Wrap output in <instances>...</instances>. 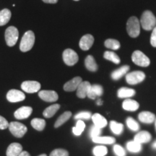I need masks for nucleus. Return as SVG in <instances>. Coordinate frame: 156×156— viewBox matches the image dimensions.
<instances>
[{
  "label": "nucleus",
  "instance_id": "26",
  "mask_svg": "<svg viewBox=\"0 0 156 156\" xmlns=\"http://www.w3.org/2000/svg\"><path fill=\"white\" fill-rule=\"evenodd\" d=\"M60 108L59 104H53L51 106H48L46 108L43 112V115L46 118H51L54 116V114L58 112V110Z\"/></svg>",
  "mask_w": 156,
  "mask_h": 156
},
{
  "label": "nucleus",
  "instance_id": "7",
  "mask_svg": "<svg viewBox=\"0 0 156 156\" xmlns=\"http://www.w3.org/2000/svg\"><path fill=\"white\" fill-rule=\"evenodd\" d=\"M145 79V74L142 71H134L126 75V81L129 85H136Z\"/></svg>",
  "mask_w": 156,
  "mask_h": 156
},
{
  "label": "nucleus",
  "instance_id": "33",
  "mask_svg": "<svg viewBox=\"0 0 156 156\" xmlns=\"http://www.w3.org/2000/svg\"><path fill=\"white\" fill-rule=\"evenodd\" d=\"M85 124L84 122L82 120H77V124H76V126H74L73 128V134L76 136H80L81 135L83 132L85 130Z\"/></svg>",
  "mask_w": 156,
  "mask_h": 156
},
{
  "label": "nucleus",
  "instance_id": "20",
  "mask_svg": "<svg viewBox=\"0 0 156 156\" xmlns=\"http://www.w3.org/2000/svg\"><path fill=\"white\" fill-rule=\"evenodd\" d=\"M152 139V136L151 133L147 131H141L138 132L137 134L134 136V140H135L136 142H139L140 144H144V143H147L151 141Z\"/></svg>",
  "mask_w": 156,
  "mask_h": 156
},
{
  "label": "nucleus",
  "instance_id": "25",
  "mask_svg": "<svg viewBox=\"0 0 156 156\" xmlns=\"http://www.w3.org/2000/svg\"><path fill=\"white\" fill-rule=\"evenodd\" d=\"M85 65L87 69L90 72H96L98 70V65L94 57L91 55H88L85 59Z\"/></svg>",
  "mask_w": 156,
  "mask_h": 156
},
{
  "label": "nucleus",
  "instance_id": "2",
  "mask_svg": "<svg viewBox=\"0 0 156 156\" xmlns=\"http://www.w3.org/2000/svg\"><path fill=\"white\" fill-rule=\"evenodd\" d=\"M35 43L34 33L31 30L27 31L23 36L20 44V49L23 52H27L33 48Z\"/></svg>",
  "mask_w": 156,
  "mask_h": 156
},
{
  "label": "nucleus",
  "instance_id": "37",
  "mask_svg": "<svg viewBox=\"0 0 156 156\" xmlns=\"http://www.w3.org/2000/svg\"><path fill=\"white\" fill-rule=\"evenodd\" d=\"M92 117V114L89 112H79L75 116V119L76 120H88Z\"/></svg>",
  "mask_w": 156,
  "mask_h": 156
},
{
  "label": "nucleus",
  "instance_id": "40",
  "mask_svg": "<svg viewBox=\"0 0 156 156\" xmlns=\"http://www.w3.org/2000/svg\"><path fill=\"white\" fill-rule=\"evenodd\" d=\"M114 152L116 156H126V151L122 146L115 145L114 146Z\"/></svg>",
  "mask_w": 156,
  "mask_h": 156
},
{
  "label": "nucleus",
  "instance_id": "3",
  "mask_svg": "<svg viewBox=\"0 0 156 156\" xmlns=\"http://www.w3.org/2000/svg\"><path fill=\"white\" fill-rule=\"evenodd\" d=\"M126 31L132 38H136L140 33V23L136 17H129L126 23Z\"/></svg>",
  "mask_w": 156,
  "mask_h": 156
},
{
  "label": "nucleus",
  "instance_id": "32",
  "mask_svg": "<svg viewBox=\"0 0 156 156\" xmlns=\"http://www.w3.org/2000/svg\"><path fill=\"white\" fill-rule=\"evenodd\" d=\"M103 57H104L106 59L108 60V61L112 62L114 64H119L121 62L120 58L119 57V56L117 55L116 53L113 51H107L103 54Z\"/></svg>",
  "mask_w": 156,
  "mask_h": 156
},
{
  "label": "nucleus",
  "instance_id": "5",
  "mask_svg": "<svg viewBox=\"0 0 156 156\" xmlns=\"http://www.w3.org/2000/svg\"><path fill=\"white\" fill-rule=\"evenodd\" d=\"M19 32L17 28L14 26H10L5 31V40L7 46H14L18 40Z\"/></svg>",
  "mask_w": 156,
  "mask_h": 156
},
{
  "label": "nucleus",
  "instance_id": "48",
  "mask_svg": "<svg viewBox=\"0 0 156 156\" xmlns=\"http://www.w3.org/2000/svg\"><path fill=\"white\" fill-rule=\"evenodd\" d=\"M155 130H156V119H155Z\"/></svg>",
  "mask_w": 156,
  "mask_h": 156
},
{
  "label": "nucleus",
  "instance_id": "42",
  "mask_svg": "<svg viewBox=\"0 0 156 156\" xmlns=\"http://www.w3.org/2000/svg\"><path fill=\"white\" fill-rule=\"evenodd\" d=\"M151 44L153 47H156V26L153 29L151 37Z\"/></svg>",
  "mask_w": 156,
  "mask_h": 156
},
{
  "label": "nucleus",
  "instance_id": "38",
  "mask_svg": "<svg viewBox=\"0 0 156 156\" xmlns=\"http://www.w3.org/2000/svg\"><path fill=\"white\" fill-rule=\"evenodd\" d=\"M101 129L98 127L96 126L93 125L91 126L90 129V136L91 137V139L101 136Z\"/></svg>",
  "mask_w": 156,
  "mask_h": 156
},
{
  "label": "nucleus",
  "instance_id": "13",
  "mask_svg": "<svg viewBox=\"0 0 156 156\" xmlns=\"http://www.w3.org/2000/svg\"><path fill=\"white\" fill-rule=\"evenodd\" d=\"M82 82H83V79L80 77H74L71 80L64 84V90L67 92H73V91L77 90L78 86Z\"/></svg>",
  "mask_w": 156,
  "mask_h": 156
},
{
  "label": "nucleus",
  "instance_id": "36",
  "mask_svg": "<svg viewBox=\"0 0 156 156\" xmlns=\"http://www.w3.org/2000/svg\"><path fill=\"white\" fill-rule=\"evenodd\" d=\"M93 153L95 156H105L108 153V149L103 145H98L93 149Z\"/></svg>",
  "mask_w": 156,
  "mask_h": 156
},
{
  "label": "nucleus",
  "instance_id": "41",
  "mask_svg": "<svg viewBox=\"0 0 156 156\" xmlns=\"http://www.w3.org/2000/svg\"><path fill=\"white\" fill-rule=\"evenodd\" d=\"M8 126L9 122H7L5 118L0 116V129H5L8 128Z\"/></svg>",
  "mask_w": 156,
  "mask_h": 156
},
{
  "label": "nucleus",
  "instance_id": "43",
  "mask_svg": "<svg viewBox=\"0 0 156 156\" xmlns=\"http://www.w3.org/2000/svg\"><path fill=\"white\" fill-rule=\"evenodd\" d=\"M43 2H44L45 3H48V4H55L58 2V0H43Z\"/></svg>",
  "mask_w": 156,
  "mask_h": 156
},
{
  "label": "nucleus",
  "instance_id": "18",
  "mask_svg": "<svg viewBox=\"0 0 156 156\" xmlns=\"http://www.w3.org/2000/svg\"><path fill=\"white\" fill-rule=\"evenodd\" d=\"M155 115L150 112H142L138 115V119L145 124H152L155 122Z\"/></svg>",
  "mask_w": 156,
  "mask_h": 156
},
{
  "label": "nucleus",
  "instance_id": "21",
  "mask_svg": "<svg viewBox=\"0 0 156 156\" xmlns=\"http://www.w3.org/2000/svg\"><path fill=\"white\" fill-rule=\"evenodd\" d=\"M91 119H92L94 125L101 129L106 127L107 124H108L106 119L100 114H95L92 115Z\"/></svg>",
  "mask_w": 156,
  "mask_h": 156
},
{
  "label": "nucleus",
  "instance_id": "12",
  "mask_svg": "<svg viewBox=\"0 0 156 156\" xmlns=\"http://www.w3.org/2000/svg\"><path fill=\"white\" fill-rule=\"evenodd\" d=\"M93 43H94V38L92 35L86 34L82 37L79 45L82 50L87 51L92 47Z\"/></svg>",
  "mask_w": 156,
  "mask_h": 156
},
{
  "label": "nucleus",
  "instance_id": "45",
  "mask_svg": "<svg viewBox=\"0 0 156 156\" xmlns=\"http://www.w3.org/2000/svg\"><path fill=\"white\" fill-rule=\"evenodd\" d=\"M96 103H97V105H98V106H101V105H102V103H103L102 101H101L100 98H98V100L97 101Z\"/></svg>",
  "mask_w": 156,
  "mask_h": 156
},
{
  "label": "nucleus",
  "instance_id": "31",
  "mask_svg": "<svg viewBox=\"0 0 156 156\" xmlns=\"http://www.w3.org/2000/svg\"><path fill=\"white\" fill-rule=\"evenodd\" d=\"M31 126L38 131H42L46 126V122L43 119L35 118L31 121Z\"/></svg>",
  "mask_w": 156,
  "mask_h": 156
},
{
  "label": "nucleus",
  "instance_id": "49",
  "mask_svg": "<svg viewBox=\"0 0 156 156\" xmlns=\"http://www.w3.org/2000/svg\"><path fill=\"white\" fill-rule=\"evenodd\" d=\"M74 1H79V0H74Z\"/></svg>",
  "mask_w": 156,
  "mask_h": 156
},
{
  "label": "nucleus",
  "instance_id": "39",
  "mask_svg": "<svg viewBox=\"0 0 156 156\" xmlns=\"http://www.w3.org/2000/svg\"><path fill=\"white\" fill-rule=\"evenodd\" d=\"M50 156H69V153L64 149H55L50 153Z\"/></svg>",
  "mask_w": 156,
  "mask_h": 156
},
{
  "label": "nucleus",
  "instance_id": "23",
  "mask_svg": "<svg viewBox=\"0 0 156 156\" xmlns=\"http://www.w3.org/2000/svg\"><path fill=\"white\" fill-rule=\"evenodd\" d=\"M134 95H135V90L134 89L125 87H121L117 92V95L119 98H129L133 97Z\"/></svg>",
  "mask_w": 156,
  "mask_h": 156
},
{
  "label": "nucleus",
  "instance_id": "10",
  "mask_svg": "<svg viewBox=\"0 0 156 156\" xmlns=\"http://www.w3.org/2000/svg\"><path fill=\"white\" fill-rule=\"evenodd\" d=\"M25 98V95L24 93L18 90H10L7 94V101L11 103H17L24 101Z\"/></svg>",
  "mask_w": 156,
  "mask_h": 156
},
{
  "label": "nucleus",
  "instance_id": "4",
  "mask_svg": "<svg viewBox=\"0 0 156 156\" xmlns=\"http://www.w3.org/2000/svg\"><path fill=\"white\" fill-rule=\"evenodd\" d=\"M8 128L11 133L15 137L17 138L23 137L27 131H28V129H27L26 126L17 122H12L9 123Z\"/></svg>",
  "mask_w": 156,
  "mask_h": 156
},
{
  "label": "nucleus",
  "instance_id": "11",
  "mask_svg": "<svg viewBox=\"0 0 156 156\" xmlns=\"http://www.w3.org/2000/svg\"><path fill=\"white\" fill-rule=\"evenodd\" d=\"M38 96L46 102H55L58 99L57 93L54 90H41Z\"/></svg>",
  "mask_w": 156,
  "mask_h": 156
},
{
  "label": "nucleus",
  "instance_id": "27",
  "mask_svg": "<svg viewBox=\"0 0 156 156\" xmlns=\"http://www.w3.org/2000/svg\"><path fill=\"white\" fill-rule=\"evenodd\" d=\"M126 148L129 152L134 153H140L142 150V144L139 142H136L135 140H132V141H129L126 143Z\"/></svg>",
  "mask_w": 156,
  "mask_h": 156
},
{
  "label": "nucleus",
  "instance_id": "46",
  "mask_svg": "<svg viewBox=\"0 0 156 156\" xmlns=\"http://www.w3.org/2000/svg\"><path fill=\"white\" fill-rule=\"evenodd\" d=\"M152 147H153V148H154V149L156 150V140L153 143V145H152Z\"/></svg>",
  "mask_w": 156,
  "mask_h": 156
},
{
  "label": "nucleus",
  "instance_id": "22",
  "mask_svg": "<svg viewBox=\"0 0 156 156\" xmlns=\"http://www.w3.org/2000/svg\"><path fill=\"white\" fill-rule=\"evenodd\" d=\"M129 70V66H122V67L114 70V71L112 73L111 76H112V78L114 80H119L121 79V78L123 77V76H124L127 74Z\"/></svg>",
  "mask_w": 156,
  "mask_h": 156
},
{
  "label": "nucleus",
  "instance_id": "44",
  "mask_svg": "<svg viewBox=\"0 0 156 156\" xmlns=\"http://www.w3.org/2000/svg\"><path fill=\"white\" fill-rule=\"evenodd\" d=\"M18 156H30V155L28 153V152L22 151Z\"/></svg>",
  "mask_w": 156,
  "mask_h": 156
},
{
  "label": "nucleus",
  "instance_id": "9",
  "mask_svg": "<svg viewBox=\"0 0 156 156\" xmlns=\"http://www.w3.org/2000/svg\"><path fill=\"white\" fill-rule=\"evenodd\" d=\"M21 88L28 93H37L40 90L41 84L37 81H25L21 85Z\"/></svg>",
  "mask_w": 156,
  "mask_h": 156
},
{
  "label": "nucleus",
  "instance_id": "35",
  "mask_svg": "<svg viewBox=\"0 0 156 156\" xmlns=\"http://www.w3.org/2000/svg\"><path fill=\"white\" fill-rule=\"evenodd\" d=\"M104 44L106 48L112 50H118L120 48V43L115 39H107Z\"/></svg>",
  "mask_w": 156,
  "mask_h": 156
},
{
  "label": "nucleus",
  "instance_id": "47",
  "mask_svg": "<svg viewBox=\"0 0 156 156\" xmlns=\"http://www.w3.org/2000/svg\"><path fill=\"white\" fill-rule=\"evenodd\" d=\"M38 156H47L46 155V154H41V155H38Z\"/></svg>",
  "mask_w": 156,
  "mask_h": 156
},
{
  "label": "nucleus",
  "instance_id": "1",
  "mask_svg": "<svg viewBox=\"0 0 156 156\" xmlns=\"http://www.w3.org/2000/svg\"><path fill=\"white\" fill-rule=\"evenodd\" d=\"M140 23L144 30H153L156 26V17L151 11L146 10L142 13Z\"/></svg>",
  "mask_w": 156,
  "mask_h": 156
},
{
  "label": "nucleus",
  "instance_id": "17",
  "mask_svg": "<svg viewBox=\"0 0 156 156\" xmlns=\"http://www.w3.org/2000/svg\"><path fill=\"white\" fill-rule=\"evenodd\" d=\"M23 151V146L20 143L14 142L8 146L7 149V156H18Z\"/></svg>",
  "mask_w": 156,
  "mask_h": 156
},
{
  "label": "nucleus",
  "instance_id": "14",
  "mask_svg": "<svg viewBox=\"0 0 156 156\" xmlns=\"http://www.w3.org/2000/svg\"><path fill=\"white\" fill-rule=\"evenodd\" d=\"M33 112V108L30 106H23L17 109L14 116L17 119H25L28 118Z\"/></svg>",
  "mask_w": 156,
  "mask_h": 156
},
{
  "label": "nucleus",
  "instance_id": "24",
  "mask_svg": "<svg viewBox=\"0 0 156 156\" xmlns=\"http://www.w3.org/2000/svg\"><path fill=\"white\" fill-rule=\"evenodd\" d=\"M93 142L95 143L98 144H102V145H112V144L115 143L116 142V139L113 136H97V137L93 138Z\"/></svg>",
  "mask_w": 156,
  "mask_h": 156
},
{
  "label": "nucleus",
  "instance_id": "29",
  "mask_svg": "<svg viewBox=\"0 0 156 156\" xmlns=\"http://www.w3.org/2000/svg\"><path fill=\"white\" fill-rule=\"evenodd\" d=\"M110 129L112 132L116 135H119L124 130V125L121 123H119L116 121H112L110 122Z\"/></svg>",
  "mask_w": 156,
  "mask_h": 156
},
{
  "label": "nucleus",
  "instance_id": "34",
  "mask_svg": "<svg viewBox=\"0 0 156 156\" xmlns=\"http://www.w3.org/2000/svg\"><path fill=\"white\" fill-rule=\"evenodd\" d=\"M126 124L128 128L133 132H137L140 129V124L132 117H128L126 120Z\"/></svg>",
  "mask_w": 156,
  "mask_h": 156
},
{
  "label": "nucleus",
  "instance_id": "16",
  "mask_svg": "<svg viewBox=\"0 0 156 156\" xmlns=\"http://www.w3.org/2000/svg\"><path fill=\"white\" fill-rule=\"evenodd\" d=\"M90 83L87 81H83L80 84L77 89V96L80 98H85L87 96V92L90 88Z\"/></svg>",
  "mask_w": 156,
  "mask_h": 156
},
{
  "label": "nucleus",
  "instance_id": "6",
  "mask_svg": "<svg viewBox=\"0 0 156 156\" xmlns=\"http://www.w3.org/2000/svg\"><path fill=\"white\" fill-rule=\"evenodd\" d=\"M132 60L134 64L140 67H148L151 64L149 58L143 54L141 51H135L132 55Z\"/></svg>",
  "mask_w": 156,
  "mask_h": 156
},
{
  "label": "nucleus",
  "instance_id": "15",
  "mask_svg": "<svg viewBox=\"0 0 156 156\" xmlns=\"http://www.w3.org/2000/svg\"><path fill=\"white\" fill-rule=\"evenodd\" d=\"M103 89L100 85H93L90 86L87 92V96L90 99H95L97 97H100L103 95Z\"/></svg>",
  "mask_w": 156,
  "mask_h": 156
},
{
  "label": "nucleus",
  "instance_id": "19",
  "mask_svg": "<svg viewBox=\"0 0 156 156\" xmlns=\"http://www.w3.org/2000/svg\"><path fill=\"white\" fill-rule=\"evenodd\" d=\"M122 108L127 112H136L140 108V104L136 101L127 98L123 102Z\"/></svg>",
  "mask_w": 156,
  "mask_h": 156
},
{
  "label": "nucleus",
  "instance_id": "8",
  "mask_svg": "<svg viewBox=\"0 0 156 156\" xmlns=\"http://www.w3.org/2000/svg\"><path fill=\"white\" fill-rule=\"evenodd\" d=\"M63 60L67 65L68 66H73L77 63L79 59L77 54L75 51L70 48L64 50L63 52Z\"/></svg>",
  "mask_w": 156,
  "mask_h": 156
},
{
  "label": "nucleus",
  "instance_id": "30",
  "mask_svg": "<svg viewBox=\"0 0 156 156\" xmlns=\"http://www.w3.org/2000/svg\"><path fill=\"white\" fill-rule=\"evenodd\" d=\"M72 116V112H66L64 114H62L57 119V120L56 121L55 124H54V127L58 128L59 126H61L62 124H64V123L67 122V120L69 119V118Z\"/></svg>",
  "mask_w": 156,
  "mask_h": 156
},
{
  "label": "nucleus",
  "instance_id": "28",
  "mask_svg": "<svg viewBox=\"0 0 156 156\" xmlns=\"http://www.w3.org/2000/svg\"><path fill=\"white\" fill-rule=\"evenodd\" d=\"M11 12L8 9H4L0 11V26L7 24L11 18Z\"/></svg>",
  "mask_w": 156,
  "mask_h": 156
}]
</instances>
